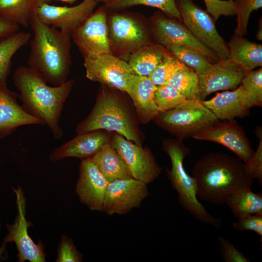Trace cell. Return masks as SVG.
Masks as SVG:
<instances>
[{
  "mask_svg": "<svg viewBox=\"0 0 262 262\" xmlns=\"http://www.w3.org/2000/svg\"><path fill=\"white\" fill-rule=\"evenodd\" d=\"M196 196L208 203L226 204L238 189L251 188L254 179L239 158L222 152H211L199 160L192 170Z\"/></svg>",
  "mask_w": 262,
  "mask_h": 262,
  "instance_id": "cell-1",
  "label": "cell"
},
{
  "mask_svg": "<svg viewBox=\"0 0 262 262\" xmlns=\"http://www.w3.org/2000/svg\"><path fill=\"white\" fill-rule=\"evenodd\" d=\"M13 80L24 109L46 124L55 139L61 138L63 131L59 125L60 119L73 80L50 86L39 72L30 66L16 68Z\"/></svg>",
  "mask_w": 262,
  "mask_h": 262,
  "instance_id": "cell-2",
  "label": "cell"
},
{
  "mask_svg": "<svg viewBox=\"0 0 262 262\" xmlns=\"http://www.w3.org/2000/svg\"><path fill=\"white\" fill-rule=\"evenodd\" d=\"M30 25L33 37L31 42L29 66L54 86L65 83L68 80L71 65V34L43 23L35 11L31 16Z\"/></svg>",
  "mask_w": 262,
  "mask_h": 262,
  "instance_id": "cell-3",
  "label": "cell"
},
{
  "mask_svg": "<svg viewBox=\"0 0 262 262\" xmlns=\"http://www.w3.org/2000/svg\"><path fill=\"white\" fill-rule=\"evenodd\" d=\"M163 149L171 160L172 167L170 170H166V175L172 187L178 193L179 203L199 221L215 227H221V220L211 215L199 201L195 180L184 168L183 160L190 154L189 149L184 146L182 140L178 139L165 140Z\"/></svg>",
  "mask_w": 262,
  "mask_h": 262,
  "instance_id": "cell-4",
  "label": "cell"
},
{
  "mask_svg": "<svg viewBox=\"0 0 262 262\" xmlns=\"http://www.w3.org/2000/svg\"><path fill=\"white\" fill-rule=\"evenodd\" d=\"M101 129L115 131L141 146L133 120L126 105L115 93L103 87L90 114L78 125L76 131L80 134Z\"/></svg>",
  "mask_w": 262,
  "mask_h": 262,
  "instance_id": "cell-5",
  "label": "cell"
},
{
  "mask_svg": "<svg viewBox=\"0 0 262 262\" xmlns=\"http://www.w3.org/2000/svg\"><path fill=\"white\" fill-rule=\"evenodd\" d=\"M155 119L159 126L182 140L219 122L197 98L186 99L174 108L161 113Z\"/></svg>",
  "mask_w": 262,
  "mask_h": 262,
  "instance_id": "cell-6",
  "label": "cell"
},
{
  "mask_svg": "<svg viewBox=\"0 0 262 262\" xmlns=\"http://www.w3.org/2000/svg\"><path fill=\"white\" fill-rule=\"evenodd\" d=\"M175 1L181 21L192 34L220 59L228 58V46L217 32L211 16L192 0Z\"/></svg>",
  "mask_w": 262,
  "mask_h": 262,
  "instance_id": "cell-7",
  "label": "cell"
},
{
  "mask_svg": "<svg viewBox=\"0 0 262 262\" xmlns=\"http://www.w3.org/2000/svg\"><path fill=\"white\" fill-rule=\"evenodd\" d=\"M84 59L112 53L108 37L106 8L93 12L71 34Z\"/></svg>",
  "mask_w": 262,
  "mask_h": 262,
  "instance_id": "cell-8",
  "label": "cell"
},
{
  "mask_svg": "<svg viewBox=\"0 0 262 262\" xmlns=\"http://www.w3.org/2000/svg\"><path fill=\"white\" fill-rule=\"evenodd\" d=\"M108 37L112 52L131 54L140 48L152 43L146 27L134 17L115 13L107 18Z\"/></svg>",
  "mask_w": 262,
  "mask_h": 262,
  "instance_id": "cell-9",
  "label": "cell"
},
{
  "mask_svg": "<svg viewBox=\"0 0 262 262\" xmlns=\"http://www.w3.org/2000/svg\"><path fill=\"white\" fill-rule=\"evenodd\" d=\"M16 197L17 212L13 224L7 225L8 234L4 240V245L14 242L18 251V262H45L46 255L42 242L35 243L29 235L28 229L32 224L26 220V198L22 188L14 189Z\"/></svg>",
  "mask_w": 262,
  "mask_h": 262,
  "instance_id": "cell-10",
  "label": "cell"
},
{
  "mask_svg": "<svg viewBox=\"0 0 262 262\" xmlns=\"http://www.w3.org/2000/svg\"><path fill=\"white\" fill-rule=\"evenodd\" d=\"M83 65L90 80L124 92L135 75L128 63L113 53L84 59Z\"/></svg>",
  "mask_w": 262,
  "mask_h": 262,
  "instance_id": "cell-11",
  "label": "cell"
},
{
  "mask_svg": "<svg viewBox=\"0 0 262 262\" xmlns=\"http://www.w3.org/2000/svg\"><path fill=\"white\" fill-rule=\"evenodd\" d=\"M147 184L133 178L116 180L108 183L102 208L109 215L124 214L134 208L149 195Z\"/></svg>",
  "mask_w": 262,
  "mask_h": 262,
  "instance_id": "cell-12",
  "label": "cell"
},
{
  "mask_svg": "<svg viewBox=\"0 0 262 262\" xmlns=\"http://www.w3.org/2000/svg\"><path fill=\"white\" fill-rule=\"evenodd\" d=\"M111 145L125 162L133 178L147 184L160 176L162 168L150 151L118 133L114 136Z\"/></svg>",
  "mask_w": 262,
  "mask_h": 262,
  "instance_id": "cell-13",
  "label": "cell"
},
{
  "mask_svg": "<svg viewBox=\"0 0 262 262\" xmlns=\"http://www.w3.org/2000/svg\"><path fill=\"white\" fill-rule=\"evenodd\" d=\"M152 24L153 36L160 45L164 47L168 46L189 47L199 53L212 64L220 59L180 22L161 15H156L152 18Z\"/></svg>",
  "mask_w": 262,
  "mask_h": 262,
  "instance_id": "cell-14",
  "label": "cell"
},
{
  "mask_svg": "<svg viewBox=\"0 0 262 262\" xmlns=\"http://www.w3.org/2000/svg\"><path fill=\"white\" fill-rule=\"evenodd\" d=\"M98 2V0H83L70 7L38 3L35 13L43 23L71 34L94 12Z\"/></svg>",
  "mask_w": 262,
  "mask_h": 262,
  "instance_id": "cell-15",
  "label": "cell"
},
{
  "mask_svg": "<svg viewBox=\"0 0 262 262\" xmlns=\"http://www.w3.org/2000/svg\"><path fill=\"white\" fill-rule=\"evenodd\" d=\"M192 137L220 144L233 152L245 164L254 152L244 129L234 119L219 122L205 128Z\"/></svg>",
  "mask_w": 262,
  "mask_h": 262,
  "instance_id": "cell-16",
  "label": "cell"
},
{
  "mask_svg": "<svg viewBox=\"0 0 262 262\" xmlns=\"http://www.w3.org/2000/svg\"><path fill=\"white\" fill-rule=\"evenodd\" d=\"M247 73L229 58L220 59L207 72L198 75L197 99L204 100L213 92L237 88Z\"/></svg>",
  "mask_w": 262,
  "mask_h": 262,
  "instance_id": "cell-17",
  "label": "cell"
},
{
  "mask_svg": "<svg viewBox=\"0 0 262 262\" xmlns=\"http://www.w3.org/2000/svg\"><path fill=\"white\" fill-rule=\"evenodd\" d=\"M109 182L91 158L82 160L76 192L80 201L92 211H102Z\"/></svg>",
  "mask_w": 262,
  "mask_h": 262,
  "instance_id": "cell-18",
  "label": "cell"
},
{
  "mask_svg": "<svg viewBox=\"0 0 262 262\" xmlns=\"http://www.w3.org/2000/svg\"><path fill=\"white\" fill-rule=\"evenodd\" d=\"M18 94L7 87L0 88V137L8 135L18 127L44 125V122L28 113L17 102Z\"/></svg>",
  "mask_w": 262,
  "mask_h": 262,
  "instance_id": "cell-19",
  "label": "cell"
},
{
  "mask_svg": "<svg viewBox=\"0 0 262 262\" xmlns=\"http://www.w3.org/2000/svg\"><path fill=\"white\" fill-rule=\"evenodd\" d=\"M202 103L219 120H232L249 115L252 108L241 85L232 91L216 94L215 97Z\"/></svg>",
  "mask_w": 262,
  "mask_h": 262,
  "instance_id": "cell-20",
  "label": "cell"
},
{
  "mask_svg": "<svg viewBox=\"0 0 262 262\" xmlns=\"http://www.w3.org/2000/svg\"><path fill=\"white\" fill-rule=\"evenodd\" d=\"M109 141L107 134L97 131L80 133L52 150L49 159L52 162H56L67 157L82 160L91 158Z\"/></svg>",
  "mask_w": 262,
  "mask_h": 262,
  "instance_id": "cell-21",
  "label": "cell"
},
{
  "mask_svg": "<svg viewBox=\"0 0 262 262\" xmlns=\"http://www.w3.org/2000/svg\"><path fill=\"white\" fill-rule=\"evenodd\" d=\"M156 87L148 77L135 74L126 90L140 118L144 122L154 119L161 113L154 98Z\"/></svg>",
  "mask_w": 262,
  "mask_h": 262,
  "instance_id": "cell-22",
  "label": "cell"
},
{
  "mask_svg": "<svg viewBox=\"0 0 262 262\" xmlns=\"http://www.w3.org/2000/svg\"><path fill=\"white\" fill-rule=\"evenodd\" d=\"M229 58L246 72L262 66V45L235 34L227 45Z\"/></svg>",
  "mask_w": 262,
  "mask_h": 262,
  "instance_id": "cell-23",
  "label": "cell"
},
{
  "mask_svg": "<svg viewBox=\"0 0 262 262\" xmlns=\"http://www.w3.org/2000/svg\"><path fill=\"white\" fill-rule=\"evenodd\" d=\"M91 159L109 183L116 180L132 178L120 155L109 143Z\"/></svg>",
  "mask_w": 262,
  "mask_h": 262,
  "instance_id": "cell-24",
  "label": "cell"
},
{
  "mask_svg": "<svg viewBox=\"0 0 262 262\" xmlns=\"http://www.w3.org/2000/svg\"><path fill=\"white\" fill-rule=\"evenodd\" d=\"M166 51L161 45L149 44L131 53L128 64L135 75L148 77L161 63Z\"/></svg>",
  "mask_w": 262,
  "mask_h": 262,
  "instance_id": "cell-25",
  "label": "cell"
},
{
  "mask_svg": "<svg viewBox=\"0 0 262 262\" xmlns=\"http://www.w3.org/2000/svg\"><path fill=\"white\" fill-rule=\"evenodd\" d=\"M226 204L237 220L249 214L262 215V194L253 192L251 188L238 189L228 197Z\"/></svg>",
  "mask_w": 262,
  "mask_h": 262,
  "instance_id": "cell-26",
  "label": "cell"
},
{
  "mask_svg": "<svg viewBox=\"0 0 262 262\" xmlns=\"http://www.w3.org/2000/svg\"><path fill=\"white\" fill-rule=\"evenodd\" d=\"M31 38L29 33L18 31L0 40V88L7 87L12 58L29 42Z\"/></svg>",
  "mask_w": 262,
  "mask_h": 262,
  "instance_id": "cell-27",
  "label": "cell"
},
{
  "mask_svg": "<svg viewBox=\"0 0 262 262\" xmlns=\"http://www.w3.org/2000/svg\"><path fill=\"white\" fill-rule=\"evenodd\" d=\"M37 4L38 0H0V16L27 27Z\"/></svg>",
  "mask_w": 262,
  "mask_h": 262,
  "instance_id": "cell-28",
  "label": "cell"
},
{
  "mask_svg": "<svg viewBox=\"0 0 262 262\" xmlns=\"http://www.w3.org/2000/svg\"><path fill=\"white\" fill-rule=\"evenodd\" d=\"M198 76L183 63L170 78L167 84L180 92L187 99L197 98Z\"/></svg>",
  "mask_w": 262,
  "mask_h": 262,
  "instance_id": "cell-29",
  "label": "cell"
},
{
  "mask_svg": "<svg viewBox=\"0 0 262 262\" xmlns=\"http://www.w3.org/2000/svg\"><path fill=\"white\" fill-rule=\"evenodd\" d=\"M165 48L198 75L205 73L212 66L213 64L207 59L189 47L168 46Z\"/></svg>",
  "mask_w": 262,
  "mask_h": 262,
  "instance_id": "cell-30",
  "label": "cell"
},
{
  "mask_svg": "<svg viewBox=\"0 0 262 262\" xmlns=\"http://www.w3.org/2000/svg\"><path fill=\"white\" fill-rule=\"evenodd\" d=\"M140 5L157 8L169 16L181 21L175 0H120L105 6L110 10H119Z\"/></svg>",
  "mask_w": 262,
  "mask_h": 262,
  "instance_id": "cell-31",
  "label": "cell"
},
{
  "mask_svg": "<svg viewBox=\"0 0 262 262\" xmlns=\"http://www.w3.org/2000/svg\"><path fill=\"white\" fill-rule=\"evenodd\" d=\"M241 85L251 107L262 106V68L248 72Z\"/></svg>",
  "mask_w": 262,
  "mask_h": 262,
  "instance_id": "cell-32",
  "label": "cell"
},
{
  "mask_svg": "<svg viewBox=\"0 0 262 262\" xmlns=\"http://www.w3.org/2000/svg\"><path fill=\"white\" fill-rule=\"evenodd\" d=\"M182 64L167 49L161 63L148 77L156 86L166 84Z\"/></svg>",
  "mask_w": 262,
  "mask_h": 262,
  "instance_id": "cell-33",
  "label": "cell"
},
{
  "mask_svg": "<svg viewBox=\"0 0 262 262\" xmlns=\"http://www.w3.org/2000/svg\"><path fill=\"white\" fill-rule=\"evenodd\" d=\"M154 98L161 113L174 108L186 99L180 92L167 83L157 86Z\"/></svg>",
  "mask_w": 262,
  "mask_h": 262,
  "instance_id": "cell-34",
  "label": "cell"
},
{
  "mask_svg": "<svg viewBox=\"0 0 262 262\" xmlns=\"http://www.w3.org/2000/svg\"><path fill=\"white\" fill-rule=\"evenodd\" d=\"M237 15L235 34L243 36L246 33L251 13L262 7V0H234Z\"/></svg>",
  "mask_w": 262,
  "mask_h": 262,
  "instance_id": "cell-35",
  "label": "cell"
},
{
  "mask_svg": "<svg viewBox=\"0 0 262 262\" xmlns=\"http://www.w3.org/2000/svg\"><path fill=\"white\" fill-rule=\"evenodd\" d=\"M255 133L259 138V145L256 151L245 164L249 174L255 180H258L262 186V127L256 128Z\"/></svg>",
  "mask_w": 262,
  "mask_h": 262,
  "instance_id": "cell-36",
  "label": "cell"
},
{
  "mask_svg": "<svg viewBox=\"0 0 262 262\" xmlns=\"http://www.w3.org/2000/svg\"><path fill=\"white\" fill-rule=\"evenodd\" d=\"M83 260L82 253L74 245L73 240L63 235L57 250V262H81Z\"/></svg>",
  "mask_w": 262,
  "mask_h": 262,
  "instance_id": "cell-37",
  "label": "cell"
},
{
  "mask_svg": "<svg viewBox=\"0 0 262 262\" xmlns=\"http://www.w3.org/2000/svg\"><path fill=\"white\" fill-rule=\"evenodd\" d=\"M207 12L217 20L220 16H231L236 15L234 0H203Z\"/></svg>",
  "mask_w": 262,
  "mask_h": 262,
  "instance_id": "cell-38",
  "label": "cell"
},
{
  "mask_svg": "<svg viewBox=\"0 0 262 262\" xmlns=\"http://www.w3.org/2000/svg\"><path fill=\"white\" fill-rule=\"evenodd\" d=\"M219 249L225 262H250L244 254L223 236L218 237Z\"/></svg>",
  "mask_w": 262,
  "mask_h": 262,
  "instance_id": "cell-39",
  "label": "cell"
},
{
  "mask_svg": "<svg viewBox=\"0 0 262 262\" xmlns=\"http://www.w3.org/2000/svg\"><path fill=\"white\" fill-rule=\"evenodd\" d=\"M236 229L241 231L251 230L255 232L262 241V215L249 214L237 220L233 223Z\"/></svg>",
  "mask_w": 262,
  "mask_h": 262,
  "instance_id": "cell-40",
  "label": "cell"
},
{
  "mask_svg": "<svg viewBox=\"0 0 262 262\" xmlns=\"http://www.w3.org/2000/svg\"><path fill=\"white\" fill-rule=\"evenodd\" d=\"M19 26L0 16V40L19 31Z\"/></svg>",
  "mask_w": 262,
  "mask_h": 262,
  "instance_id": "cell-41",
  "label": "cell"
},
{
  "mask_svg": "<svg viewBox=\"0 0 262 262\" xmlns=\"http://www.w3.org/2000/svg\"><path fill=\"white\" fill-rule=\"evenodd\" d=\"M76 0H38V3H46L49 4L51 1H59L73 4Z\"/></svg>",
  "mask_w": 262,
  "mask_h": 262,
  "instance_id": "cell-42",
  "label": "cell"
},
{
  "mask_svg": "<svg viewBox=\"0 0 262 262\" xmlns=\"http://www.w3.org/2000/svg\"><path fill=\"white\" fill-rule=\"evenodd\" d=\"M99 1H100L104 4L105 6H107L114 3H115L117 1H118L120 0H98Z\"/></svg>",
  "mask_w": 262,
  "mask_h": 262,
  "instance_id": "cell-43",
  "label": "cell"
},
{
  "mask_svg": "<svg viewBox=\"0 0 262 262\" xmlns=\"http://www.w3.org/2000/svg\"><path fill=\"white\" fill-rule=\"evenodd\" d=\"M262 26L261 27V28H259L258 31L256 33V37L258 40H262Z\"/></svg>",
  "mask_w": 262,
  "mask_h": 262,
  "instance_id": "cell-44",
  "label": "cell"
}]
</instances>
